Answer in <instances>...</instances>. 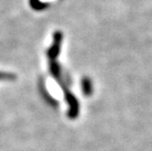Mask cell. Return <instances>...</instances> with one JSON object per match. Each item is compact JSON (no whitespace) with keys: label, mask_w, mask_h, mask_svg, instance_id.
I'll use <instances>...</instances> for the list:
<instances>
[{"label":"cell","mask_w":152,"mask_h":151,"mask_svg":"<svg viewBox=\"0 0 152 151\" xmlns=\"http://www.w3.org/2000/svg\"><path fill=\"white\" fill-rule=\"evenodd\" d=\"M63 90L65 92V97L67 100V103L69 105V112H68V116H69L71 119H75L77 115H79V102H77V99L72 94V92L65 88L63 85Z\"/></svg>","instance_id":"6da1fadb"},{"label":"cell","mask_w":152,"mask_h":151,"mask_svg":"<svg viewBox=\"0 0 152 151\" xmlns=\"http://www.w3.org/2000/svg\"><path fill=\"white\" fill-rule=\"evenodd\" d=\"M62 38H63V34L61 31H56L54 34L53 43L47 51V56L49 57L50 60H55L56 57L59 55L61 49V43H62Z\"/></svg>","instance_id":"7a4b0ae2"},{"label":"cell","mask_w":152,"mask_h":151,"mask_svg":"<svg viewBox=\"0 0 152 151\" xmlns=\"http://www.w3.org/2000/svg\"><path fill=\"white\" fill-rule=\"evenodd\" d=\"M82 90L83 95L86 96L91 95V93L93 91V88H92L91 81H90L88 77H83L82 80Z\"/></svg>","instance_id":"3957f363"},{"label":"cell","mask_w":152,"mask_h":151,"mask_svg":"<svg viewBox=\"0 0 152 151\" xmlns=\"http://www.w3.org/2000/svg\"><path fill=\"white\" fill-rule=\"evenodd\" d=\"M49 69H50L51 75H52L55 79L60 78V67L56 62H55V60H50Z\"/></svg>","instance_id":"277c9868"},{"label":"cell","mask_w":152,"mask_h":151,"mask_svg":"<svg viewBox=\"0 0 152 151\" xmlns=\"http://www.w3.org/2000/svg\"><path fill=\"white\" fill-rule=\"evenodd\" d=\"M30 3H31V8L34 9V10H37V11L43 10V9L47 8V6H48V4L40 2L39 0H30Z\"/></svg>","instance_id":"5b68a950"},{"label":"cell","mask_w":152,"mask_h":151,"mask_svg":"<svg viewBox=\"0 0 152 151\" xmlns=\"http://www.w3.org/2000/svg\"><path fill=\"white\" fill-rule=\"evenodd\" d=\"M16 75L11 73L0 72V81H15Z\"/></svg>","instance_id":"8992f818"}]
</instances>
